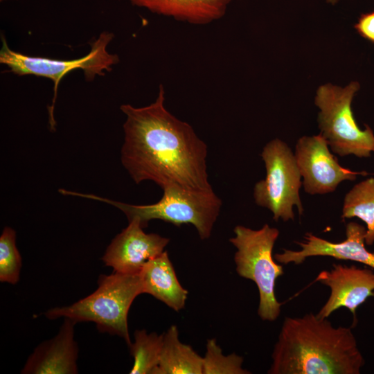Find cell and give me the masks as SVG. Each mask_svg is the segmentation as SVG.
Masks as SVG:
<instances>
[{
    "instance_id": "4fadbf2b",
    "label": "cell",
    "mask_w": 374,
    "mask_h": 374,
    "mask_svg": "<svg viewBox=\"0 0 374 374\" xmlns=\"http://www.w3.org/2000/svg\"><path fill=\"white\" fill-rule=\"evenodd\" d=\"M76 323L64 318L59 332L53 339L40 344L29 356L21 373H78V345L74 339Z\"/></svg>"
},
{
    "instance_id": "44dd1931",
    "label": "cell",
    "mask_w": 374,
    "mask_h": 374,
    "mask_svg": "<svg viewBox=\"0 0 374 374\" xmlns=\"http://www.w3.org/2000/svg\"><path fill=\"white\" fill-rule=\"evenodd\" d=\"M355 28L362 37L374 43V12L362 14Z\"/></svg>"
},
{
    "instance_id": "d6986e66",
    "label": "cell",
    "mask_w": 374,
    "mask_h": 374,
    "mask_svg": "<svg viewBox=\"0 0 374 374\" xmlns=\"http://www.w3.org/2000/svg\"><path fill=\"white\" fill-rule=\"evenodd\" d=\"M243 357L232 353L224 355L215 338L206 343V351L203 357L202 374H249L242 368Z\"/></svg>"
},
{
    "instance_id": "603a6c76",
    "label": "cell",
    "mask_w": 374,
    "mask_h": 374,
    "mask_svg": "<svg viewBox=\"0 0 374 374\" xmlns=\"http://www.w3.org/2000/svg\"><path fill=\"white\" fill-rule=\"evenodd\" d=\"M0 1H5V0H0Z\"/></svg>"
},
{
    "instance_id": "3957f363",
    "label": "cell",
    "mask_w": 374,
    "mask_h": 374,
    "mask_svg": "<svg viewBox=\"0 0 374 374\" xmlns=\"http://www.w3.org/2000/svg\"><path fill=\"white\" fill-rule=\"evenodd\" d=\"M163 194L157 203L134 205L113 201L94 195L83 194L64 190V194L98 200L114 206L122 211L128 221L137 218L142 227L152 220H161L177 226L193 224L202 240L210 238L214 224L219 216L222 201L213 190H192L176 184L163 188Z\"/></svg>"
},
{
    "instance_id": "cb8c5ba5",
    "label": "cell",
    "mask_w": 374,
    "mask_h": 374,
    "mask_svg": "<svg viewBox=\"0 0 374 374\" xmlns=\"http://www.w3.org/2000/svg\"><path fill=\"white\" fill-rule=\"evenodd\" d=\"M373 152H374V150H373Z\"/></svg>"
},
{
    "instance_id": "8fae6325",
    "label": "cell",
    "mask_w": 374,
    "mask_h": 374,
    "mask_svg": "<svg viewBox=\"0 0 374 374\" xmlns=\"http://www.w3.org/2000/svg\"><path fill=\"white\" fill-rule=\"evenodd\" d=\"M365 226L355 222H350L346 226V239L333 242L306 233L304 241L297 242L299 250L283 249L274 257L278 262L287 265L303 263L312 256H330L339 260H352L365 265L374 269V253L365 247Z\"/></svg>"
},
{
    "instance_id": "8992f818",
    "label": "cell",
    "mask_w": 374,
    "mask_h": 374,
    "mask_svg": "<svg viewBox=\"0 0 374 374\" xmlns=\"http://www.w3.org/2000/svg\"><path fill=\"white\" fill-rule=\"evenodd\" d=\"M359 88L357 81H352L345 87L325 84L316 92L320 134L331 150L341 157H368L373 152L374 133L368 125L364 130L359 128L351 108Z\"/></svg>"
},
{
    "instance_id": "30bf717a",
    "label": "cell",
    "mask_w": 374,
    "mask_h": 374,
    "mask_svg": "<svg viewBox=\"0 0 374 374\" xmlns=\"http://www.w3.org/2000/svg\"><path fill=\"white\" fill-rule=\"evenodd\" d=\"M137 218L129 220L128 226L108 246L103 261L114 271L139 274L145 264L164 251L170 239L157 233H146Z\"/></svg>"
},
{
    "instance_id": "2e32d148",
    "label": "cell",
    "mask_w": 374,
    "mask_h": 374,
    "mask_svg": "<svg viewBox=\"0 0 374 374\" xmlns=\"http://www.w3.org/2000/svg\"><path fill=\"white\" fill-rule=\"evenodd\" d=\"M203 357L180 341L176 326L163 333V343L156 374H202Z\"/></svg>"
},
{
    "instance_id": "ac0fdd59",
    "label": "cell",
    "mask_w": 374,
    "mask_h": 374,
    "mask_svg": "<svg viewBox=\"0 0 374 374\" xmlns=\"http://www.w3.org/2000/svg\"><path fill=\"white\" fill-rule=\"evenodd\" d=\"M134 341L129 346L134 364L130 374H156L163 343V334L148 333L137 330L134 333Z\"/></svg>"
},
{
    "instance_id": "7c38bea8",
    "label": "cell",
    "mask_w": 374,
    "mask_h": 374,
    "mask_svg": "<svg viewBox=\"0 0 374 374\" xmlns=\"http://www.w3.org/2000/svg\"><path fill=\"white\" fill-rule=\"evenodd\" d=\"M316 281L330 290L328 301L317 314L328 318L340 308L348 309L355 318L357 308L368 297L374 296V269L333 264L330 270L321 271Z\"/></svg>"
},
{
    "instance_id": "e0dca14e",
    "label": "cell",
    "mask_w": 374,
    "mask_h": 374,
    "mask_svg": "<svg viewBox=\"0 0 374 374\" xmlns=\"http://www.w3.org/2000/svg\"><path fill=\"white\" fill-rule=\"evenodd\" d=\"M342 218L357 217L366 224L365 244L374 243V177L356 184L345 195Z\"/></svg>"
},
{
    "instance_id": "ba28073f",
    "label": "cell",
    "mask_w": 374,
    "mask_h": 374,
    "mask_svg": "<svg viewBox=\"0 0 374 374\" xmlns=\"http://www.w3.org/2000/svg\"><path fill=\"white\" fill-rule=\"evenodd\" d=\"M260 155L266 177L254 186L256 204L269 209L275 221L294 220L293 206L300 215L303 212L299 195L302 177L294 154L284 141L274 139L265 145Z\"/></svg>"
},
{
    "instance_id": "277c9868",
    "label": "cell",
    "mask_w": 374,
    "mask_h": 374,
    "mask_svg": "<svg viewBox=\"0 0 374 374\" xmlns=\"http://www.w3.org/2000/svg\"><path fill=\"white\" fill-rule=\"evenodd\" d=\"M95 292L75 303L54 308L44 313L49 319L68 318L77 322H93L102 332L118 335L130 346L127 315L137 296L143 294L140 275L114 271L100 275Z\"/></svg>"
},
{
    "instance_id": "7a4b0ae2",
    "label": "cell",
    "mask_w": 374,
    "mask_h": 374,
    "mask_svg": "<svg viewBox=\"0 0 374 374\" xmlns=\"http://www.w3.org/2000/svg\"><path fill=\"white\" fill-rule=\"evenodd\" d=\"M269 374H359L365 364L352 328L312 313L285 318Z\"/></svg>"
},
{
    "instance_id": "5b68a950",
    "label": "cell",
    "mask_w": 374,
    "mask_h": 374,
    "mask_svg": "<svg viewBox=\"0 0 374 374\" xmlns=\"http://www.w3.org/2000/svg\"><path fill=\"white\" fill-rule=\"evenodd\" d=\"M233 232L235 235L229 241L237 249L234 255L236 272L257 285L260 318L274 321L282 305L276 297L275 287L277 278L283 274V267L272 255L279 231L265 224L257 230L238 225Z\"/></svg>"
},
{
    "instance_id": "52a82bcc",
    "label": "cell",
    "mask_w": 374,
    "mask_h": 374,
    "mask_svg": "<svg viewBox=\"0 0 374 374\" xmlns=\"http://www.w3.org/2000/svg\"><path fill=\"white\" fill-rule=\"evenodd\" d=\"M111 33L103 32L98 39L91 43V50L86 55L70 60H60L42 57L28 56L16 52L9 48L4 37H1L2 46L0 51V62L6 65L16 75H33L47 78L54 82L53 103L49 107L50 125L55 127L53 116L57 89L62 78L75 69L84 71L87 81L93 80L96 75H105L111 71L112 66L119 62L116 54H111L107 46L114 38Z\"/></svg>"
},
{
    "instance_id": "7402d4cb",
    "label": "cell",
    "mask_w": 374,
    "mask_h": 374,
    "mask_svg": "<svg viewBox=\"0 0 374 374\" xmlns=\"http://www.w3.org/2000/svg\"><path fill=\"white\" fill-rule=\"evenodd\" d=\"M328 3L335 5L339 2V0H326Z\"/></svg>"
},
{
    "instance_id": "6da1fadb",
    "label": "cell",
    "mask_w": 374,
    "mask_h": 374,
    "mask_svg": "<svg viewBox=\"0 0 374 374\" xmlns=\"http://www.w3.org/2000/svg\"><path fill=\"white\" fill-rule=\"evenodd\" d=\"M160 84L155 101L143 107L125 104L121 161L136 184L152 181L161 188L169 184L197 190H212L207 173V146L192 126L165 107Z\"/></svg>"
},
{
    "instance_id": "ffe728a7",
    "label": "cell",
    "mask_w": 374,
    "mask_h": 374,
    "mask_svg": "<svg viewBox=\"0 0 374 374\" xmlns=\"http://www.w3.org/2000/svg\"><path fill=\"white\" fill-rule=\"evenodd\" d=\"M15 240V231L5 227L0 236V281L13 285L19 280L21 267V258Z\"/></svg>"
},
{
    "instance_id": "9c48e42d",
    "label": "cell",
    "mask_w": 374,
    "mask_h": 374,
    "mask_svg": "<svg viewBox=\"0 0 374 374\" xmlns=\"http://www.w3.org/2000/svg\"><path fill=\"white\" fill-rule=\"evenodd\" d=\"M294 156L303 179L304 190L310 195L332 193L342 181H354L359 175H367L364 171L342 167L321 134L301 137L296 144Z\"/></svg>"
},
{
    "instance_id": "9a60e30c",
    "label": "cell",
    "mask_w": 374,
    "mask_h": 374,
    "mask_svg": "<svg viewBox=\"0 0 374 374\" xmlns=\"http://www.w3.org/2000/svg\"><path fill=\"white\" fill-rule=\"evenodd\" d=\"M153 13L195 25L222 18L233 0H129Z\"/></svg>"
},
{
    "instance_id": "5bb4252c",
    "label": "cell",
    "mask_w": 374,
    "mask_h": 374,
    "mask_svg": "<svg viewBox=\"0 0 374 374\" xmlns=\"http://www.w3.org/2000/svg\"><path fill=\"white\" fill-rule=\"evenodd\" d=\"M143 294H148L176 312L186 304L188 292L180 284L168 252L148 261L140 273Z\"/></svg>"
}]
</instances>
